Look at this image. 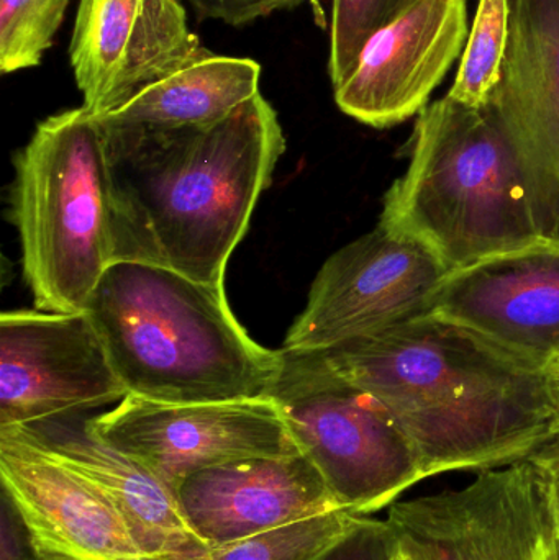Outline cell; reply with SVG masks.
<instances>
[{
    "instance_id": "cell-7",
    "label": "cell",
    "mask_w": 559,
    "mask_h": 560,
    "mask_svg": "<svg viewBox=\"0 0 559 560\" xmlns=\"http://www.w3.org/2000/svg\"><path fill=\"white\" fill-rule=\"evenodd\" d=\"M387 522L420 560H559L550 477L534 456L463 489L399 500Z\"/></svg>"
},
{
    "instance_id": "cell-10",
    "label": "cell",
    "mask_w": 559,
    "mask_h": 560,
    "mask_svg": "<svg viewBox=\"0 0 559 560\" xmlns=\"http://www.w3.org/2000/svg\"><path fill=\"white\" fill-rule=\"evenodd\" d=\"M127 395L85 310L0 316V427L85 413Z\"/></svg>"
},
{
    "instance_id": "cell-9",
    "label": "cell",
    "mask_w": 559,
    "mask_h": 560,
    "mask_svg": "<svg viewBox=\"0 0 559 560\" xmlns=\"http://www.w3.org/2000/svg\"><path fill=\"white\" fill-rule=\"evenodd\" d=\"M89 421L98 436L147 467L174 495L187 477L210 467L301 454L268 397L163 404L127 395Z\"/></svg>"
},
{
    "instance_id": "cell-28",
    "label": "cell",
    "mask_w": 559,
    "mask_h": 560,
    "mask_svg": "<svg viewBox=\"0 0 559 560\" xmlns=\"http://www.w3.org/2000/svg\"><path fill=\"white\" fill-rule=\"evenodd\" d=\"M400 552H403L404 559L406 560H420L417 559L416 556L410 555V552L403 551V549H400Z\"/></svg>"
},
{
    "instance_id": "cell-6",
    "label": "cell",
    "mask_w": 559,
    "mask_h": 560,
    "mask_svg": "<svg viewBox=\"0 0 559 560\" xmlns=\"http://www.w3.org/2000/svg\"><path fill=\"white\" fill-rule=\"evenodd\" d=\"M281 351L268 398L341 509L373 515L426 480L409 438L374 395L335 371L321 351Z\"/></svg>"
},
{
    "instance_id": "cell-11",
    "label": "cell",
    "mask_w": 559,
    "mask_h": 560,
    "mask_svg": "<svg viewBox=\"0 0 559 560\" xmlns=\"http://www.w3.org/2000/svg\"><path fill=\"white\" fill-rule=\"evenodd\" d=\"M212 55L180 0H81L69 46L82 107L95 117Z\"/></svg>"
},
{
    "instance_id": "cell-30",
    "label": "cell",
    "mask_w": 559,
    "mask_h": 560,
    "mask_svg": "<svg viewBox=\"0 0 559 560\" xmlns=\"http://www.w3.org/2000/svg\"><path fill=\"white\" fill-rule=\"evenodd\" d=\"M200 555H202V552H200ZM197 558H199V555L189 556V558H174V559H171V560H199Z\"/></svg>"
},
{
    "instance_id": "cell-3",
    "label": "cell",
    "mask_w": 559,
    "mask_h": 560,
    "mask_svg": "<svg viewBox=\"0 0 559 560\" xmlns=\"http://www.w3.org/2000/svg\"><path fill=\"white\" fill-rule=\"evenodd\" d=\"M85 312L128 395L163 404L268 397L282 351L256 342L230 310L225 283L120 259Z\"/></svg>"
},
{
    "instance_id": "cell-14",
    "label": "cell",
    "mask_w": 559,
    "mask_h": 560,
    "mask_svg": "<svg viewBox=\"0 0 559 560\" xmlns=\"http://www.w3.org/2000/svg\"><path fill=\"white\" fill-rule=\"evenodd\" d=\"M469 26L468 0H417L335 85L338 108L377 130L417 117L463 55Z\"/></svg>"
},
{
    "instance_id": "cell-20",
    "label": "cell",
    "mask_w": 559,
    "mask_h": 560,
    "mask_svg": "<svg viewBox=\"0 0 559 560\" xmlns=\"http://www.w3.org/2000/svg\"><path fill=\"white\" fill-rule=\"evenodd\" d=\"M360 515L345 509L315 513L249 538L219 546L199 555V560H311L340 538Z\"/></svg>"
},
{
    "instance_id": "cell-15",
    "label": "cell",
    "mask_w": 559,
    "mask_h": 560,
    "mask_svg": "<svg viewBox=\"0 0 559 560\" xmlns=\"http://www.w3.org/2000/svg\"><path fill=\"white\" fill-rule=\"evenodd\" d=\"M427 315L550 369L559 354V245L540 240L450 271Z\"/></svg>"
},
{
    "instance_id": "cell-26",
    "label": "cell",
    "mask_w": 559,
    "mask_h": 560,
    "mask_svg": "<svg viewBox=\"0 0 559 560\" xmlns=\"http://www.w3.org/2000/svg\"><path fill=\"white\" fill-rule=\"evenodd\" d=\"M535 459L545 467L550 477L551 499H554L555 522H557L559 541V436L545 444L534 454Z\"/></svg>"
},
{
    "instance_id": "cell-5",
    "label": "cell",
    "mask_w": 559,
    "mask_h": 560,
    "mask_svg": "<svg viewBox=\"0 0 559 560\" xmlns=\"http://www.w3.org/2000/svg\"><path fill=\"white\" fill-rule=\"evenodd\" d=\"M10 220L22 246L23 279L36 310L84 312L118 261L117 225L104 137L88 108L36 125L16 153Z\"/></svg>"
},
{
    "instance_id": "cell-4",
    "label": "cell",
    "mask_w": 559,
    "mask_h": 560,
    "mask_svg": "<svg viewBox=\"0 0 559 560\" xmlns=\"http://www.w3.org/2000/svg\"><path fill=\"white\" fill-rule=\"evenodd\" d=\"M380 225L422 243L450 271L540 242L524 177L488 107L445 95L417 115L409 166Z\"/></svg>"
},
{
    "instance_id": "cell-23",
    "label": "cell",
    "mask_w": 559,
    "mask_h": 560,
    "mask_svg": "<svg viewBox=\"0 0 559 560\" xmlns=\"http://www.w3.org/2000/svg\"><path fill=\"white\" fill-rule=\"evenodd\" d=\"M400 545L387 520L361 516L340 538L311 560H394Z\"/></svg>"
},
{
    "instance_id": "cell-21",
    "label": "cell",
    "mask_w": 559,
    "mask_h": 560,
    "mask_svg": "<svg viewBox=\"0 0 559 560\" xmlns=\"http://www.w3.org/2000/svg\"><path fill=\"white\" fill-rule=\"evenodd\" d=\"M69 0H0V71L36 68L53 46Z\"/></svg>"
},
{
    "instance_id": "cell-13",
    "label": "cell",
    "mask_w": 559,
    "mask_h": 560,
    "mask_svg": "<svg viewBox=\"0 0 559 560\" xmlns=\"http://www.w3.org/2000/svg\"><path fill=\"white\" fill-rule=\"evenodd\" d=\"M0 479L42 560H171L144 551L98 487L19 427H0Z\"/></svg>"
},
{
    "instance_id": "cell-8",
    "label": "cell",
    "mask_w": 559,
    "mask_h": 560,
    "mask_svg": "<svg viewBox=\"0 0 559 560\" xmlns=\"http://www.w3.org/2000/svg\"><path fill=\"white\" fill-rule=\"evenodd\" d=\"M450 269L427 246L377 223L315 276L289 351H322L427 315Z\"/></svg>"
},
{
    "instance_id": "cell-27",
    "label": "cell",
    "mask_w": 559,
    "mask_h": 560,
    "mask_svg": "<svg viewBox=\"0 0 559 560\" xmlns=\"http://www.w3.org/2000/svg\"><path fill=\"white\" fill-rule=\"evenodd\" d=\"M551 375H554V390H555V400H557L558 408V436H559V371L557 369H550Z\"/></svg>"
},
{
    "instance_id": "cell-24",
    "label": "cell",
    "mask_w": 559,
    "mask_h": 560,
    "mask_svg": "<svg viewBox=\"0 0 559 560\" xmlns=\"http://www.w3.org/2000/svg\"><path fill=\"white\" fill-rule=\"evenodd\" d=\"M200 20H219L230 26H245L307 0H189Z\"/></svg>"
},
{
    "instance_id": "cell-12",
    "label": "cell",
    "mask_w": 559,
    "mask_h": 560,
    "mask_svg": "<svg viewBox=\"0 0 559 560\" xmlns=\"http://www.w3.org/2000/svg\"><path fill=\"white\" fill-rule=\"evenodd\" d=\"M514 151L535 229L559 245V0H514L504 71L488 104Z\"/></svg>"
},
{
    "instance_id": "cell-1",
    "label": "cell",
    "mask_w": 559,
    "mask_h": 560,
    "mask_svg": "<svg viewBox=\"0 0 559 560\" xmlns=\"http://www.w3.org/2000/svg\"><path fill=\"white\" fill-rule=\"evenodd\" d=\"M321 352L393 415L423 479L512 466L558 436L550 369L456 323L423 315Z\"/></svg>"
},
{
    "instance_id": "cell-31",
    "label": "cell",
    "mask_w": 559,
    "mask_h": 560,
    "mask_svg": "<svg viewBox=\"0 0 559 560\" xmlns=\"http://www.w3.org/2000/svg\"><path fill=\"white\" fill-rule=\"evenodd\" d=\"M394 560H406V559H404V556H403V552H400V549H399V552H397L396 558H394Z\"/></svg>"
},
{
    "instance_id": "cell-25",
    "label": "cell",
    "mask_w": 559,
    "mask_h": 560,
    "mask_svg": "<svg viewBox=\"0 0 559 560\" xmlns=\"http://www.w3.org/2000/svg\"><path fill=\"white\" fill-rule=\"evenodd\" d=\"M0 528V560H42L33 546L28 529L3 492Z\"/></svg>"
},
{
    "instance_id": "cell-29",
    "label": "cell",
    "mask_w": 559,
    "mask_h": 560,
    "mask_svg": "<svg viewBox=\"0 0 559 560\" xmlns=\"http://www.w3.org/2000/svg\"><path fill=\"white\" fill-rule=\"evenodd\" d=\"M550 369H557V371H559V354L555 358V361L551 362Z\"/></svg>"
},
{
    "instance_id": "cell-17",
    "label": "cell",
    "mask_w": 559,
    "mask_h": 560,
    "mask_svg": "<svg viewBox=\"0 0 559 560\" xmlns=\"http://www.w3.org/2000/svg\"><path fill=\"white\" fill-rule=\"evenodd\" d=\"M19 428L98 487L120 510L144 551L167 559L209 551L180 512L176 495L147 467L98 436L88 415H61Z\"/></svg>"
},
{
    "instance_id": "cell-18",
    "label": "cell",
    "mask_w": 559,
    "mask_h": 560,
    "mask_svg": "<svg viewBox=\"0 0 559 560\" xmlns=\"http://www.w3.org/2000/svg\"><path fill=\"white\" fill-rule=\"evenodd\" d=\"M261 66L255 59L213 52L143 89L97 120L120 130L161 131L206 127L259 94Z\"/></svg>"
},
{
    "instance_id": "cell-2",
    "label": "cell",
    "mask_w": 559,
    "mask_h": 560,
    "mask_svg": "<svg viewBox=\"0 0 559 560\" xmlns=\"http://www.w3.org/2000/svg\"><path fill=\"white\" fill-rule=\"evenodd\" d=\"M98 127L118 261L151 262L199 282L225 283L230 256L286 150L275 107L259 92L206 127L161 133L101 121Z\"/></svg>"
},
{
    "instance_id": "cell-22",
    "label": "cell",
    "mask_w": 559,
    "mask_h": 560,
    "mask_svg": "<svg viewBox=\"0 0 559 560\" xmlns=\"http://www.w3.org/2000/svg\"><path fill=\"white\" fill-rule=\"evenodd\" d=\"M417 0H334L328 75L338 85L357 65L371 38L399 19Z\"/></svg>"
},
{
    "instance_id": "cell-16",
    "label": "cell",
    "mask_w": 559,
    "mask_h": 560,
    "mask_svg": "<svg viewBox=\"0 0 559 560\" xmlns=\"http://www.w3.org/2000/svg\"><path fill=\"white\" fill-rule=\"evenodd\" d=\"M176 499L209 549L341 509L304 454L256 457L200 470L180 483Z\"/></svg>"
},
{
    "instance_id": "cell-19",
    "label": "cell",
    "mask_w": 559,
    "mask_h": 560,
    "mask_svg": "<svg viewBox=\"0 0 559 560\" xmlns=\"http://www.w3.org/2000/svg\"><path fill=\"white\" fill-rule=\"evenodd\" d=\"M511 22V0H479L449 97L469 107H488L504 71Z\"/></svg>"
}]
</instances>
